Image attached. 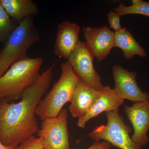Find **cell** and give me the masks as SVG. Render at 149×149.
<instances>
[{
	"mask_svg": "<svg viewBox=\"0 0 149 149\" xmlns=\"http://www.w3.org/2000/svg\"><path fill=\"white\" fill-rule=\"evenodd\" d=\"M120 48L123 52L125 58L130 59L135 56L146 57V52L138 43L130 31L123 27L115 32L114 47Z\"/></svg>",
	"mask_w": 149,
	"mask_h": 149,
	"instance_id": "obj_14",
	"label": "cell"
},
{
	"mask_svg": "<svg viewBox=\"0 0 149 149\" xmlns=\"http://www.w3.org/2000/svg\"><path fill=\"white\" fill-rule=\"evenodd\" d=\"M101 92L91 88L79 79L75 87L69 110L72 117L81 118L91 109Z\"/></svg>",
	"mask_w": 149,
	"mask_h": 149,
	"instance_id": "obj_12",
	"label": "cell"
},
{
	"mask_svg": "<svg viewBox=\"0 0 149 149\" xmlns=\"http://www.w3.org/2000/svg\"><path fill=\"white\" fill-rule=\"evenodd\" d=\"M124 99L119 95L113 89L105 86L100 95L85 116L79 118L77 124L78 127L84 128L86 123L92 118L97 117L103 112L118 111L124 102Z\"/></svg>",
	"mask_w": 149,
	"mask_h": 149,
	"instance_id": "obj_13",
	"label": "cell"
},
{
	"mask_svg": "<svg viewBox=\"0 0 149 149\" xmlns=\"http://www.w3.org/2000/svg\"><path fill=\"white\" fill-rule=\"evenodd\" d=\"M80 26L75 22L63 21L58 24L54 50L56 56L68 59L80 42Z\"/></svg>",
	"mask_w": 149,
	"mask_h": 149,
	"instance_id": "obj_11",
	"label": "cell"
},
{
	"mask_svg": "<svg viewBox=\"0 0 149 149\" xmlns=\"http://www.w3.org/2000/svg\"><path fill=\"white\" fill-rule=\"evenodd\" d=\"M0 149H19V146H6L0 141Z\"/></svg>",
	"mask_w": 149,
	"mask_h": 149,
	"instance_id": "obj_21",
	"label": "cell"
},
{
	"mask_svg": "<svg viewBox=\"0 0 149 149\" xmlns=\"http://www.w3.org/2000/svg\"><path fill=\"white\" fill-rule=\"evenodd\" d=\"M40 38L32 16L19 22L0 52V77L15 62L27 57V51Z\"/></svg>",
	"mask_w": 149,
	"mask_h": 149,
	"instance_id": "obj_4",
	"label": "cell"
},
{
	"mask_svg": "<svg viewBox=\"0 0 149 149\" xmlns=\"http://www.w3.org/2000/svg\"><path fill=\"white\" fill-rule=\"evenodd\" d=\"M45 148L42 138L32 136L19 146V149H43Z\"/></svg>",
	"mask_w": 149,
	"mask_h": 149,
	"instance_id": "obj_18",
	"label": "cell"
},
{
	"mask_svg": "<svg viewBox=\"0 0 149 149\" xmlns=\"http://www.w3.org/2000/svg\"><path fill=\"white\" fill-rule=\"evenodd\" d=\"M131 5L126 6L120 3L113 10L120 16L128 15L137 14L149 17V2L142 0H132Z\"/></svg>",
	"mask_w": 149,
	"mask_h": 149,
	"instance_id": "obj_16",
	"label": "cell"
},
{
	"mask_svg": "<svg viewBox=\"0 0 149 149\" xmlns=\"http://www.w3.org/2000/svg\"><path fill=\"white\" fill-rule=\"evenodd\" d=\"M15 27L10 16L0 3V42H6Z\"/></svg>",
	"mask_w": 149,
	"mask_h": 149,
	"instance_id": "obj_17",
	"label": "cell"
},
{
	"mask_svg": "<svg viewBox=\"0 0 149 149\" xmlns=\"http://www.w3.org/2000/svg\"><path fill=\"white\" fill-rule=\"evenodd\" d=\"M1 49H0V52H1Z\"/></svg>",
	"mask_w": 149,
	"mask_h": 149,
	"instance_id": "obj_22",
	"label": "cell"
},
{
	"mask_svg": "<svg viewBox=\"0 0 149 149\" xmlns=\"http://www.w3.org/2000/svg\"><path fill=\"white\" fill-rule=\"evenodd\" d=\"M68 115V110L63 109L56 117L42 120L37 136L44 139L45 148L70 149Z\"/></svg>",
	"mask_w": 149,
	"mask_h": 149,
	"instance_id": "obj_7",
	"label": "cell"
},
{
	"mask_svg": "<svg viewBox=\"0 0 149 149\" xmlns=\"http://www.w3.org/2000/svg\"><path fill=\"white\" fill-rule=\"evenodd\" d=\"M105 113L107 118L106 125L95 127L88 136L95 142L103 140L121 149H139L130 137L131 127L125 124L118 111H107Z\"/></svg>",
	"mask_w": 149,
	"mask_h": 149,
	"instance_id": "obj_5",
	"label": "cell"
},
{
	"mask_svg": "<svg viewBox=\"0 0 149 149\" xmlns=\"http://www.w3.org/2000/svg\"><path fill=\"white\" fill-rule=\"evenodd\" d=\"M61 74L52 90L40 101L36 114L42 120L56 117L65 104L71 102L75 87L79 79L71 65L67 61L61 65Z\"/></svg>",
	"mask_w": 149,
	"mask_h": 149,
	"instance_id": "obj_3",
	"label": "cell"
},
{
	"mask_svg": "<svg viewBox=\"0 0 149 149\" xmlns=\"http://www.w3.org/2000/svg\"><path fill=\"white\" fill-rule=\"evenodd\" d=\"M124 113L133 127L131 139L141 149L149 142V101L134 103L132 106L125 105Z\"/></svg>",
	"mask_w": 149,
	"mask_h": 149,
	"instance_id": "obj_9",
	"label": "cell"
},
{
	"mask_svg": "<svg viewBox=\"0 0 149 149\" xmlns=\"http://www.w3.org/2000/svg\"><path fill=\"white\" fill-rule=\"evenodd\" d=\"M43 63L42 58L27 57L12 65L0 77V100L10 102L21 99L40 76Z\"/></svg>",
	"mask_w": 149,
	"mask_h": 149,
	"instance_id": "obj_2",
	"label": "cell"
},
{
	"mask_svg": "<svg viewBox=\"0 0 149 149\" xmlns=\"http://www.w3.org/2000/svg\"><path fill=\"white\" fill-rule=\"evenodd\" d=\"M55 65L40 74L18 102L0 100V141L4 145L18 146L38 133L36 109L50 85Z\"/></svg>",
	"mask_w": 149,
	"mask_h": 149,
	"instance_id": "obj_1",
	"label": "cell"
},
{
	"mask_svg": "<svg viewBox=\"0 0 149 149\" xmlns=\"http://www.w3.org/2000/svg\"><path fill=\"white\" fill-rule=\"evenodd\" d=\"M111 148V144L105 141H103L102 142H95L91 147L86 149H110Z\"/></svg>",
	"mask_w": 149,
	"mask_h": 149,
	"instance_id": "obj_20",
	"label": "cell"
},
{
	"mask_svg": "<svg viewBox=\"0 0 149 149\" xmlns=\"http://www.w3.org/2000/svg\"><path fill=\"white\" fill-rule=\"evenodd\" d=\"M85 42L98 61H104L114 47L115 32L107 26L84 27L82 29Z\"/></svg>",
	"mask_w": 149,
	"mask_h": 149,
	"instance_id": "obj_10",
	"label": "cell"
},
{
	"mask_svg": "<svg viewBox=\"0 0 149 149\" xmlns=\"http://www.w3.org/2000/svg\"><path fill=\"white\" fill-rule=\"evenodd\" d=\"M43 149H46L45 148H44Z\"/></svg>",
	"mask_w": 149,
	"mask_h": 149,
	"instance_id": "obj_23",
	"label": "cell"
},
{
	"mask_svg": "<svg viewBox=\"0 0 149 149\" xmlns=\"http://www.w3.org/2000/svg\"><path fill=\"white\" fill-rule=\"evenodd\" d=\"M0 3L10 16L19 21L38 13L37 5L31 0H0Z\"/></svg>",
	"mask_w": 149,
	"mask_h": 149,
	"instance_id": "obj_15",
	"label": "cell"
},
{
	"mask_svg": "<svg viewBox=\"0 0 149 149\" xmlns=\"http://www.w3.org/2000/svg\"><path fill=\"white\" fill-rule=\"evenodd\" d=\"M112 73L115 83L113 90L124 100L134 103L149 101V93L139 87L136 72H130L117 64L113 67Z\"/></svg>",
	"mask_w": 149,
	"mask_h": 149,
	"instance_id": "obj_8",
	"label": "cell"
},
{
	"mask_svg": "<svg viewBox=\"0 0 149 149\" xmlns=\"http://www.w3.org/2000/svg\"><path fill=\"white\" fill-rule=\"evenodd\" d=\"M120 15L113 10L110 11L108 13V20L110 27L114 30L115 32L122 29L120 24Z\"/></svg>",
	"mask_w": 149,
	"mask_h": 149,
	"instance_id": "obj_19",
	"label": "cell"
},
{
	"mask_svg": "<svg viewBox=\"0 0 149 149\" xmlns=\"http://www.w3.org/2000/svg\"><path fill=\"white\" fill-rule=\"evenodd\" d=\"M95 56L85 42H81L71 53L68 61L79 79L86 85L102 92L105 86L101 83V77L95 69Z\"/></svg>",
	"mask_w": 149,
	"mask_h": 149,
	"instance_id": "obj_6",
	"label": "cell"
}]
</instances>
